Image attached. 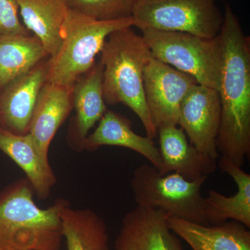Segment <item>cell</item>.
<instances>
[{"mask_svg":"<svg viewBox=\"0 0 250 250\" xmlns=\"http://www.w3.org/2000/svg\"><path fill=\"white\" fill-rule=\"evenodd\" d=\"M131 124L126 117L107 110L98 127L85 139L83 150L95 151L105 146L127 148L144 156L161 173L163 164L159 148L153 139L134 132Z\"/></svg>","mask_w":250,"mask_h":250,"instance_id":"obj_16","label":"cell"},{"mask_svg":"<svg viewBox=\"0 0 250 250\" xmlns=\"http://www.w3.org/2000/svg\"><path fill=\"white\" fill-rule=\"evenodd\" d=\"M219 166L223 172L232 177L237 192L228 197L210 190L204 198V214L208 225H218L235 220L250 228V174L221 156Z\"/></svg>","mask_w":250,"mask_h":250,"instance_id":"obj_18","label":"cell"},{"mask_svg":"<svg viewBox=\"0 0 250 250\" xmlns=\"http://www.w3.org/2000/svg\"><path fill=\"white\" fill-rule=\"evenodd\" d=\"M131 17L99 21L68 7L62 28V45L48 62L47 82L73 87L94 65L105 41L113 31L131 27Z\"/></svg>","mask_w":250,"mask_h":250,"instance_id":"obj_4","label":"cell"},{"mask_svg":"<svg viewBox=\"0 0 250 250\" xmlns=\"http://www.w3.org/2000/svg\"><path fill=\"white\" fill-rule=\"evenodd\" d=\"M220 118L221 103L218 90L196 83L181 104L178 126L192 146L202 154L217 160Z\"/></svg>","mask_w":250,"mask_h":250,"instance_id":"obj_9","label":"cell"},{"mask_svg":"<svg viewBox=\"0 0 250 250\" xmlns=\"http://www.w3.org/2000/svg\"><path fill=\"white\" fill-rule=\"evenodd\" d=\"M135 0H65L70 9L99 21L131 17Z\"/></svg>","mask_w":250,"mask_h":250,"instance_id":"obj_22","label":"cell"},{"mask_svg":"<svg viewBox=\"0 0 250 250\" xmlns=\"http://www.w3.org/2000/svg\"><path fill=\"white\" fill-rule=\"evenodd\" d=\"M61 219L67 250H109L106 223L93 210L71 208L67 202Z\"/></svg>","mask_w":250,"mask_h":250,"instance_id":"obj_20","label":"cell"},{"mask_svg":"<svg viewBox=\"0 0 250 250\" xmlns=\"http://www.w3.org/2000/svg\"><path fill=\"white\" fill-rule=\"evenodd\" d=\"M197 82L190 75L152 57L144 73L146 103L156 131L178 126L179 109L186 95Z\"/></svg>","mask_w":250,"mask_h":250,"instance_id":"obj_8","label":"cell"},{"mask_svg":"<svg viewBox=\"0 0 250 250\" xmlns=\"http://www.w3.org/2000/svg\"><path fill=\"white\" fill-rule=\"evenodd\" d=\"M49 55L37 37L0 36V90Z\"/></svg>","mask_w":250,"mask_h":250,"instance_id":"obj_21","label":"cell"},{"mask_svg":"<svg viewBox=\"0 0 250 250\" xmlns=\"http://www.w3.org/2000/svg\"><path fill=\"white\" fill-rule=\"evenodd\" d=\"M25 27L54 57L60 48L68 6L65 0H16Z\"/></svg>","mask_w":250,"mask_h":250,"instance_id":"obj_19","label":"cell"},{"mask_svg":"<svg viewBox=\"0 0 250 250\" xmlns=\"http://www.w3.org/2000/svg\"><path fill=\"white\" fill-rule=\"evenodd\" d=\"M0 150L9 156L27 176L39 199L47 198L57 179L48 158L41 154L31 135L16 134L0 129Z\"/></svg>","mask_w":250,"mask_h":250,"instance_id":"obj_17","label":"cell"},{"mask_svg":"<svg viewBox=\"0 0 250 250\" xmlns=\"http://www.w3.org/2000/svg\"><path fill=\"white\" fill-rule=\"evenodd\" d=\"M72 89L46 82L39 93L28 133L45 157L48 158L51 142L73 106Z\"/></svg>","mask_w":250,"mask_h":250,"instance_id":"obj_14","label":"cell"},{"mask_svg":"<svg viewBox=\"0 0 250 250\" xmlns=\"http://www.w3.org/2000/svg\"><path fill=\"white\" fill-rule=\"evenodd\" d=\"M0 129H1V126H0Z\"/></svg>","mask_w":250,"mask_h":250,"instance_id":"obj_24","label":"cell"},{"mask_svg":"<svg viewBox=\"0 0 250 250\" xmlns=\"http://www.w3.org/2000/svg\"><path fill=\"white\" fill-rule=\"evenodd\" d=\"M48 62L36 65L1 90L0 126L13 134L28 133L41 88L47 82Z\"/></svg>","mask_w":250,"mask_h":250,"instance_id":"obj_11","label":"cell"},{"mask_svg":"<svg viewBox=\"0 0 250 250\" xmlns=\"http://www.w3.org/2000/svg\"><path fill=\"white\" fill-rule=\"evenodd\" d=\"M101 62L77 81L72 89V103L76 116L69 134V145L75 151L83 150L88 132L107 111L103 94Z\"/></svg>","mask_w":250,"mask_h":250,"instance_id":"obj_13","label":"cell"},{"mask_svg":"<svg viewBox=\"0 0 250 250\" xmlns=\"http://www.w3.org/2000/svg\"><path fill=\"white\" fill-rule=\"evenodd\" d=\"M167 220L192 250H250V229L239 222L205 225L167 215Z\"/></svg>","mask_w":250,"mask_h":250,"instance_id":"obj_15","label":"cell"},{"mask_svg":"<svg viewBox=\"0 0 250 250\" xmlns=\"http://www.w3.org/2000/svg\"><path fill=\"white\" fill-rule=\"evenodd\" d=\"M114 250H184L160 210L138 207L122 220Z\"/></svg>","mask_w":250,"mask_h":250,"instance_id":"obj_10","label":"cell"},{"mask_svg":"<svg viewBox=\"0 0 250 250\" xmlns=\"http://www.w3.org/2000/svg\"><path fill=\"white\" fill-rule=\"evenodd\" d=\"M101 53L105 103L128 106L139 117L147 137L155 139L157 131L144 90L145 70L152 54L144 39L131 27L113 31L105 41Z\"/></svg>","mask_w":250,"mask_h":250,"instance_id":"obj_2","label":"cell"},{"mask_svg":"<svg viewBox=\"0 0 250 250\" xmlns=\"http://www.w3.org/2000/svg\"><path fill=\"white\" fill-rule=\"evenodd\" d=\"M67 202L57 200L44 209L27 179L10 186L0 195V250H62L61 212Z\"/></svg>","mask_w":250,"mask_h":250,"instance_id":"obj_3","label":"cell"},{"mask_svg":"<svg viewBox=\"0 0 250 250\" xmlns=\"http://www.w3.org/2000/svg\"><path fill=\"white\" fill-rule=\"evenodd\" d=\"M159 153L162 161L161 174L175 172L191 182L208 178L216 170V160L202 154L189 142L178 126L158 130Z\"/></svg>","mask_w":250,"mask_h":250,"instance_id":"obj_12","label":"cell"},{"mask_svg":"<svg viewBox=\"0 0 250 250\" xmlns=\"http://www.w3.org/2000/svg\"><path fill=\"white\" fill-rule=\"evenodd\" d=\"M218 36L223 56L217 149L221 156L243 167L250 155V39L230 5L225 6Z\"/></svg>","mask_w":250,"mask_h":250,"instance_id":"obj_1","label":"cell"},{"mask_svg":"<svg viewBox=\"0 0 250 250\" xmlns=\"http://www.w3.org/2000/svg\"><path fill=\"white\" fill-rule=\"evenodd\" d=\"M18 9L16 0H0V36L28 35L18 17Z\"/></svg>","mask_w":250,"mask_h":250,"instance_id":"obj_23","label":"cell"},{"mask_svg":"<svg viewBox=\"0 0 250 250\" xmlns=\"http://www.w3.org/2000/svg\"><path fill=\"white\" fill-rule=\"evenodd\" d=\"M131 16L139 29L179 31L213 39L223 15L217 0H135Z\"/></svg>","mask_w":250,"mask_h":250,"instance_id":"obj_7","label":"cell"},{"mask_svg":"<svg viewBox=\"0 0 250 250\" xmlns=\"http://www.w3.org/2000/svg\"><path fill=\"white\" fill-rule=\"evenodd\" d=\"M141 31L153 57L190 75L199 84L218 90L223 56L220 36L205 39L179 31Z\"/></svg>","mask_w":250,"mask_h":250,"instance_id":"obj_5","label":"cell"},{"mask_svg":"<svg viewBox=\"0 0 250 250\" xmlns=\"http://www.w3.org/2000/svg\"><path fill=\"white\" fill-rule=\"evenodd\" d=\"M207 179L191 182L180 174H161L152 166L143 164L131 180L138 207L160 210L167 216L208 225L204 214L201 188Z\"/></svg>","mask_w":250,"mask_h":250,"instance_id":"obj_6","label":"cell"}]
</instances>
